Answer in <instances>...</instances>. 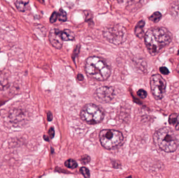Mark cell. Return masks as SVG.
I'll return each instance as SVG.
<instances>
[{
	"mask_svg": "<svg viewBox=\"0 0 179 178\" xmlns=\"http://www.w3.org/2000/svg\"><path fill=\"white\" fill-rule=\"evenodd\" d=\"M172 35L163 27L149 29L145 34V42L148 51L152 56H156L171 42Z\"/></svg>",
	"mask_w": 179,
	"mask_h": 178,
	"instance_id": "6da1fadb",
	"label": "cell"
},
{
	"mask_svg": "<svg viewBox=\"0 0 179 178\" xmlns=\"http://www.w3.org/2000/svg\"><path fill=\"white\" fill-rule=\"evenodd\" d=\"M85 70L89 76L97 81H105L110 75L109 66L104 60L97 56H91L87 59Z\"/></svg>",
	"mask_w": 179,
	"mask_h": 178,
	"instance_id": "7a4b0ae2",
	"label": "cell"
},
{
	"mask_svg": "<svg viewBox=\"0 0 179 178\" xmlns=\"http://www.w3.org/2000/svg\"><path fill=\"white\" fill-rule=\"evenodd\" d=\"M154 141L156 145L167 153L175 151L179 143L175 132L167 127L159 129L154 133Z\"/></svg>",
	"mask_w": 179,
	"mask_h": 178,
	"instance_id": "3957f363",
	"label": "cell"
},
{
	"mask_svg": "<svg viewBox=\"0 0 179 178\" xmlns=\"http://www.w3.org/2000/svg\"><path fill=\"white\" fill-rule=\"evenodd\" d=\"M100 143L106 149H112L123 143V135L119 131L106 129L101 131L99 134Z\"/></svg>",
	"mask_w": 179,
	"mask_h": 178,
	"instance_id": "277c9868",
	"label": "cell"
},
{
	"mask_svg": "<svg viewBox=\"0 0 179 178\" xmlns=\"http://www.w3.org/2000/svg\"><path fill=\"white\" fill-rule=\"evenodd\" d=\"M80 117L88 124H96L102 122L104 114L98 106L93 104H88L82 108Z\"/></svg>",
	"mask_w": 179,
	"mask_h": 178,
	"instance_id": "5b68a950",
	"label": "cell"
},
{
	"mask_svg": "<svg viewBox=\"0 0 179 178\" xmlns=\"http://www.w3.org/2000/svg\"><path fill=\"white\" fill-rule=\"evenodd\" d=\"M103 35L108 42L119 46L125 42L127 33L122 26L115 25L106 27L103 31Z\"/></svg>",
	"mask_w": 179,
	"mask_h": 178,
	"instance_id": "8992f818",
	"label": "cell"
},
{
	"mask_svg": "<svg viewBox=\"0 0 179 178\" xmlns=\"http://www.w3.org/2000/svg\"><path fill=\"white\" fill-rule=\"evenodd\" d=\"M150 88L152 95L157 100L161 99L165 93L167 83L159 74L154 75L150 79Z\"/></svg>",
	"mask_w": 179,
	"mask_h": 178,
	"instance_id": "52a82bcc",
	"label": "cell"
},
{
	"mask_svg": "<svg viewBox=\"0 0 179 178\" xmlns=\"http://www.w3.org/2000/svg\"><path fill=\"white\" fill-rule=\"evenodd\" d=\"M114 93V88L112 86H102L96 90L94 97L98 102L108 103L113 99Z\"/></svg>",
	"mask_w": 179,
	"mask_h": 178,
	"instance_id": "ba28073f",
	"label": "cell"
},
{
	"mask_svg": "<svg viewBox=\"0 0 179 178\" xmlns=\"http://www.w3.org/2000/svg\"><path fill=\"white\" fill-rule=\"evenodd\" d=\"M49 40L52 46L57 49H61L63 44V40L61 31L58 29H51L49 34Z\"/></svg>",
	"mask_w": 179,
	"mask_h": 178,
	"instance_id": "9c48e42d",
	"label": "cell"
},
{
	"mask_svg": "<svg viewBox=\"0 0 179 178\" xmlns=\"http://www.w3.org/2000/svg\"><path fill=\"white\" fill-rule=\"evenodd\" d=\"M145 25V22L144 21H140L137 23L135 29V35L139 38H142L145 36L144 27Z\"/></svg>",
	"mask_w": 179,
	"mask_h": 178,
	"instance_id": "30bf717a",
	"label": "cell"
},
{
	"mask_svg": "<svg viewBox=\"0 0 179 178\" xmlns=\"http://www.w3.org/2000/svg\"><path fill=\"white\" fill-rule=\"evenodd\" d=\"M170 11L173 17L179 19V0H175L171 3Z\"/></svg>",
	"mask_w": 179,
	"mask_h": 178,
	"instance_id": "8fae6325",
	"label": "cell"
},
{
	"mask_svg": "<svg viewBox=\"0 0 179 178\" xmlns=\"http://www.w3.org/2000/svg\"><path fill=\"white\" fill-rule=\"evenodd\" d=\"M61 35L63 41H71L75 39V34L69 29L61 31Z\"/></svg>",
	"mask_w": 179,
	"mask_h": 178,
	"instance_id": "7c38bea8",
	"label": "cell"
},
{
	"mask_svg": "<svg viewBox=\"0 0 179 178\" xmlns=\"http://www.w3.org/2000/svg\"><path fill=\"white\" fill-rule=\"evenodd\" d=\"M15 4L19 11L25 12L29 3V0H14Z\"/></svg>",
	"mask_w": 179,
	"mask_h": 178,
	"instance_id": "4fadbf2b",
	"label": "cell"
},
{
	"mask_svg": "<svg viewBox=\"0 0 179 178\" xmlns=\"http://www.w3.org/2000/svg\"><path fill=\"white\" fill-rule=\"evenodd\" d=\"M65 165L67 168L69 169H74L76 168H77L78 164L75 160L72 159H69L65 162Z\"/></svg>",
	"mask_w": 179,
	"mask_h": 178,
	"instance_id": "5bb4252c",
	"label": "cell"
},
{
	"mask_svg": "<svg viewBox=\"0 0 179 178\" xmlns=\"http://www.w3.org/2000/svg\"><path fill=\"white\" fill-rule=\"evenodd\" d=\"M58 18L59 21L63 22H65L67 21V13L62 8H60L59 10V12L58 13Z\"/></svg>",
	"mask_w": 179,
	"mask_h": 178,
	"instance_id": "9a60e30c",
	"label": "cell"
},
{
	"mask_svg": "<svg viewBox=\"0 0 179 178\" xmlns=\"http://www.w3.org/2000/svg\"><path fill=\"white\" fill-rule=\"evenodd\" d=\"M161 17H162V15H161L160 13L159 12H154L150 17L149 19H150V21H152L153 22L156 23H158V22L160 21Z\"/></svg>",
	"mask_w": 179,
	"mask_h": 178,
	"instance_id": "2e32d148",
	"label": "cell"
},
{
	"mask_svg": "<svg viewBox=\"0 0 179 178\" xmlns=\"http://www.w3.org/2000/svg\"><path fill=\"white\" fill-rule=\"evenodd\" d=\"M178 115L176 113L171 114L169 118V122L170 125L175 126L178 123Z\"/></svg>",
	"mask_w": 179,
	"mask_h": 178,
	"instance_id": "e0dca14e",
	"label": "cell"
},
{
	"mask_svg": "<svg viewBox=\"0 0 179 178\" xmlns=\"http://www.w3.org/2000/svg\"><path fill=\"white\" fill-rule=\"evenodd\" d=\"M80 172L84 176L85 178H89L90 177V172L88 168L83 167L80 169Z\"/></svg>",
	"mask_w": 179,
	"mask_h": 178,
	"instance_id": "ac0fdd59",
	"label": "cell"
},
{
	"mask_svg": "<svg viewBox=\"0 0 179 178\" xmlns=\"http://www.w3.org/2000/svg\"><path fill=\"white\" fill-rule=\"evenodd\" d=\"M80 160L82 164H84V165H87L90 162L91 158L89 156L87 155H84L81 156V157Z\"/></svg>",
	"mask_w": 179,
	"mask_h": 178,
	"instance_id": "d6986e66",
	"label": "cell"
},
{
	"mask_svg": "<svg viewBox=\"0 0 179 178\" xmlns=\"http://www.w3.org/2000/svg\"><path fill=\"white\" fill-rule=\"evenodd\" d=\"M138 96L140 98H141L142 99H145L147 97V93L145 90L142 89H140L137 91Z\"/></svg>",
	"mask_w": 179,
	"mask_h": 178,
	"instance_id": "ffe728a7",
	"label": "cell"
},
{
	"mask_svg": "<svg viewBox=\"0 0 179 178\" xmlns=\"http://www.w3.org/2000/svg\"><path fill=\"white\" fill-rule=\"evenodd\" d=\"M58 18V13L56 12L53 13L51 16L50 17V22L51 23H54L56 21L57 19Z\"/></svg>",
	"mask_w": 179,
	"mask_h": 178,
	"instance_id": "44dd1931",
	"label": "cell"
},
{
	"mask_svg": "<svg viewBox=\"0 0 179 178\" xmlns=\"http://www.w3.org/2000/svg\"><path fill=\"white\" fill-rule=\"evenodd\" d=\"M160 72L162 74L164 75H168L169 73V70L166 67H161L160 69Z\"/></svg>",
	"mask_w": 179,
	"mask_h": 178,
	"instance_id": "7402d4cb",
	"label": "cell"
},
{
	"mask_svg": "<svg viewBox=\"0 0 179 178\" xmlns=\"http://www.w3.org/2000/svg\"><path fill=\"white\" fill-rule=\"evenodd\" d=\"M48 134L49 135V136H50L51 139H52L54 136V128H50V129L48 131Z\"/></svg>",
	"mask_w": 179,
	"mask_h": 178,
	"instance_id": "603a6c76",
	"label": "cell"
},
{
	"mask_svg": "<svg viewBox=\"0 0 179 178\" xmlns=\"http://www.w3.org/2000/svg\"><path fill=\"white\" fill-rule=\"evenodd\" d=\"M52 119H53V116H52V113L50 111H49L47 113V120L48 121H52Z\"/></svg>",
	"mask_w": 179,
	"mask_h": 178,
	"instance_id": "cb8c5ba5",
	"label": "cell"
},
{
	"mask_svg": "<svg viewBox=\"0 0 179 178\" xmlns=\"http://www.w3.org/2000/svg\"><path fill=\"white\" fill-rule=\"evenodd\" d=\"M77 79L78 81H82L84 79V77L81 74H79L77 75Z\"/></svg>",
	"mask_w": 179,
	"mask_h": 178,
	"instance_id": "d4e9b609",
	"label": "cell"
},
{
	"mask_svg": "<svg viewBox=\"0 0 179 178\" xmlns=\"http://www.w3.org/2000/svg\"><path fill=\"white\" fill-rule=\"evenodd\" d=\"M4 88V85L2 84V83L0 82V91L2 90Z\"/></svg>",
	"mask_w": 179,
	"mask_h": 178,
	"instance_id": "484cf974",
	"label": "cell"
},
{
	"mask_svg": "<svg viewBox=\"0 0 179 178\" xmlns=\"http://www.w3.org/2000/svg\"><path fill=\"white\" fill-rule=\"evenodd\" d=\"M175 129L179 131V123L178 122L177 124L175 125Z\"/></svg>",
	"mask_w": 179,
	"mask_h": 178,
	"instance_id": "4316f807",
	"label": "cell"
},
{
	"mask_svg": "<svg viewBox=\"0 0 179 178\" xmlns=\"http://www.w3.org/2000/svg\"><path fill=\"white\" fill-rule=\"evenodd\" d=\"M44 139L45 141H49V137H48L47 136H46V135H44Z\"/></svg>",
	"mask_w": 179,
	"mask_h": 178,
	"instance_id": "83f0119b",
	"label": "cell"
},
{
	"mask_svg": "<svg viewBox=\"0 0 179 178\" xmlns=\"http://www.w3.org/2000/svg\"><path fill=\"white\" fill-rule=\"evenodd\" d=\"M177 72L179 74V65L178 66L177 68Z\"/></svg>",
	"mask_w": 179,
	"mask_h": 178,
	"instance_id": "f1b7e54d",
	"label": "cell"
},
{
	"mask_svg": "<svg viewBox=\"0 0 179 178\" xmlns=\"http://www.w3.org/2000/svg\"><path fill=\"white\" fill-rule=\"evenodd\" d=\"M178 54H179V51H178Z\"/></svg>",
	"mask_w": 179,
	"mask_h": 178,
	"instance_id": "f546056e",
	"label": "cell"
}]
</instances>
